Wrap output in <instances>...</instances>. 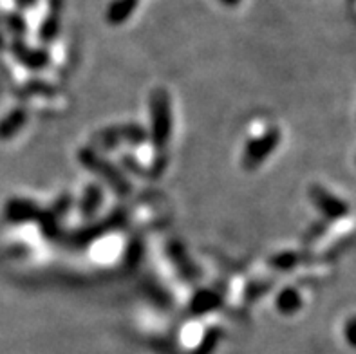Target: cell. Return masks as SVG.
<instances>
[{
    "label": "cell",
    "instance_id": "obj_3",
    "mask_svg": "<svg viewBox=\"0 0 356 354\" xmlns=\"http://www.w3.org/2000/svg\"><path fill=\"white\" fill-rule=\"evenodd\" d=\"M149 139L147 130L138 123H120L98 130L90 138V148L95 150H111L120 145H141Z\"/></svg>",
    "mask_w": 356,
    "mask_h": 354
},
{
    "label": "cell",
    "instance_id": "obj_27",
    "mask_svg": "<svg viewBox=\"0 0 356 354\" xmlns=\"http://www.w3.org/2000/svg\"><path fill=\"white\" fill-rule=\"evenodd\" d=\"M222 4L228 6V8H235V6L241 4V0H221Z\"/></svg>",
    "mask_w": 356,
    "mask_h": 354
},
{
    "label": "cell",
    "instance_id": "obj_18",
    "mask_svg": "<svg viewBox=\"0 0 356 354\" xmlns=\"http://www.w3.org/2000/svg\"><path fill=\"white\" fill-rule=\"evenodd\" d=\"M27 96H44V98H51V96L56 95V89H54L51 83L42 80H31L29 83H26Z\"/></svg>",
    "mask_w": 356,
    "mask_h": 354
},
{
    "label": "cell",
    "instance_id": "obj_4",
    "mask_svg": "<svg viewBox=\"0 0 356 354\" xmlns=\"http://www.w3.org/2000/svg\"><path fill=\"white\" fill-rule=\"evenodd\" d=\"M280 139H282V134L277 127L268 129L259 138L250 139L248 143L244 145L243 157H241V165H243L244 170L253 172L261 168L262 163L275 152V148L280 145Z\"/></svg>",
    "mask_w": 356,
    "mask_h": 354
},
{
    "label": "cell",
    "instance_id": "obj_13",
    "mask_svg": "<svg viewBox=\"0 0 356 354\" xmlns=\"http://www.w3.org/2000/svg\"><path fill=\"white\" fill-rule=\"evenodd\" d=\"M140 0H113L107 8L105 18L111 26H122L134 15Z\"/></svg>",
    "mask_w": 356,
    "mask_h": 354
},
{
    "label": "cell",
    "instance_id": "obj_15",
    "mask_svg": "<svg viewBox=\"0 0 356 354\" xmlns=\"http://www.w3.org/2000/svg\"><path fill=\"white\" fill-rule=\"evenodd\" d=\"M60 31V4L58 0H53V8L51 13L44 18V22L40 24V31H38V38L44 44L53 42Z\"/></svg>",
    "mask_w": 356,
    "mask_h": 354
},
{
    "label": "cell",
    "instance_id": "obj_23",
    "mask_svg": "<svg viewBox=\"0 0 356 354\" xmlns=\"http://www.w3.org/2000/svg\"><path fill=\"white\" fill-rule=\"evenodd\" d=\"M219 335H221V331H217V329H212V331H208L207 338H204L203 341H201V346L195 349V354H210V351L216 347L217 344V338H219Z\"/></svg>",
    "mask_w": 356,
    "mask_h": 354
},
{
    "label": "cell",
    "instance_id": "obj_10",
    "mask_svg": "<svg viewBox=\"0 0 356 354\" xmlns=\"http://www.w3.org/2000/svg\"><path fill=\"white\" fill-rule=\"evenodd\" d=\"M222 304V296L217 291L212 289H199L195 291V295L192 296V300L188 304L190 314L194 316H201V314H207L210 311L217 309L219 305Z\"/></svg>",
    "mask_w": 356,
    "mask_h": 354
},
{
    "label": "cell",
    "instance_id": "obj_26",
    "mask_svg": "<svg viewBox=\"0 0 356 354\" xmlns=\"http://www.w3.org/2000/svg\"><path fill=\"white\" fill-rule=\"evenodd\" d=\"M17 2L22 6V8H31V6L36 4V0H17Z\"/></svg>",
    "mask_w": 356,
    "mask_h": 354
},
{
    "label": "cell",
    "instance_id": "obj_7",
    "mask_svg": "<svg viewBox=\"0 0 356 354\" xmlns=\"http://www.w3.org/2000/svg\"><path fill=\"white\" fill-rule=\"evenodd\" d=\"M167 255L170 259V262L174 264L179 277L185 280V282H197L201 273H199V268L195 266V262L190 259L186 248L181 244L179 241H170L167 244Z\"/></svg>",
    "mask_w": 356,
    "mask_h": 354
},
{
    "label": "cell",
    "instance_id": "obj_17",
    "mask_svg": "<svg viewBox=\"0 0 356 354\" xmlns=\"http://www.w3.org/2000/svg\"><path fill=\"white\" fill-rule=\"evenodd\" d=\"M304 260V257L297 251H282V253H277V255L271 257L268 260V266H270L273 271H291V269L297 268L300 262Z\"/></svg>",
    "mask_w": 356,
    "mask_h": 354
},
{
    "label": "cell",
    "instance_id": "obj_8",
    "mask_svg": "<svg viewBox=\"0 0 356 354\" xmlns=\"http://www.w3.org/2000/svg\"><path fill=\"white\" fill-rule=\"evenodd\" d=\"M11 54L20 65H24L29 71H42L49 63V53L47 51L38 49V47H29L22 40H15L11 44Z\"/></svg>",
    "mask_w": 356,
    "mask_h": 354
},
{
    "label": "cell",
    "instance_id": "obj_9",
    "mask_svg": "<svg viewBox=\"0 0 356 354\" xmlns=\"http://www.w3.org/2000/svg\"><path fill=\"white\" fill-rule=\"evenodd\" d=\"M42 208L36 202L24 198H15L6 204V219L13 225H26L38 219Z\"/></svg>",
    "mask_w": 356,
    "mask_h": 354
},
{
    "label": "cell",
    "instance_id": "obj_11",
    "mask_svg": "<svg viewBox=\"0 0 356 354\" xmlns=\"http://www.w3.org/2000/svg\"><path fill=\"white\" fill-rule=\"evenodd\" d=\"M27 123V111L24 107L13 108L0 120V141L13 139Z\"/></svg>",
    "mask_w": 356,
    "mask_h": 354
},
{
    "label": "cell",
    "instance_id": "obj_24",
    "mask_svg": "<svg viewBox=\"0 0 356 354\" xmlns=\"http://www.w3.org/2000/svg\"><path fill=\"white\" fill-rule=\"evenodd\" d=\"M271 287V282H253L246 287V300L253 302L259 295H264Z\"/></svg>",
    "mask_w": 356,
    "mask_h": 354
},
{
    "label": "cell",
    "instance_id": "obj_19",
    "mask_svg": "<svg viewBox=\"0 0 356 354\" xmlns=\"http://www.w3.org/2000/svg\"><path fill=\"white\" fill-rule=\"evenodd\" d=\"M327 230H330V223H327V220H325V219L316 220V223H313V225L306 230L302 242L309 246V244L316 242L321 237H324Z\"/></svg>",
    "mask_w": 356,
    "mask_h": 354
},
{
    "label": "cell",
    "instance_id": "obj_21",
    "mask_svg": "<svg viewBox=\"0 0 356 354\" xmlns=\"http://www.w3.org/2000/svg\"><path fill=\"white\" fill-rule=\"evenodd\" d=\"M4 22L6 26H8V29L11 33H13L15 36H20L26 33L27 26H26V20H24L22 15L18 13H8L4 17Z\"/></svg>",
    "mask_w": 356,
    "mask_h": 354
},
{
    "label": "cell",
    "instance_id": "obj_22",
    "mask_svg": "<svg viewBox=\"0 0 356 354\" xmlns=\"http://www.w3.org/2000/svg\"><path fill=\"white\" fill-rule=\"evenodd\" d=\"M141 257H143V242H141V239H134V241L129 242V246H127V251H125L127 264L129 266L138 264Z\"/></svg>",
    "mask_w": 356,
    "mask_h": 354
},
{
    "label": "cell",
    "instance_id": "obj_2",
    "mask_svg": "<svg viewBox=\"0 0 356 354\" xmlns=\"http://www.w3.org/2000/svg\"><path fill=\"white\" fill-rule=\"evenodd\" d=\"M150 111V136L154 147L159 152L170 141L172 136V102L167 89H154L149 96Z\"/></svg>",
    "mask_w": 356,
    "mask_h": 354
},
{
    "label": "cell",
    "instance_id": "obj_5",
    "mask_svg": "<svg viewBox=\"0 0 356 354\" xmlns=\"http://www.w3.org/2000/svg\"><path fill=\"white\" fill-rule=\"evenodd\" d=\"M127 225V216L125 211L118 210L113 211L111 216L105 220L98 223V225H90L86 228L74 230L71 234L62 235V239L65 241V244H69L71 248H86L89 244H92L95 241H98L102 235L113 232V230H120Z\"/></svg>",
    "mask_w": 356,
    "mask_h": 354
},
{
    "label": "cell",
    "instance_id": "obj_12",
    "mask_svg": "<svg viewBox=\"0 0 356 354\" xmlns=\"http://www.w3.org/2000/svg\"><path fill=\"white\" fill-rule=\"evenodd\" d=\"M104 201L105 195L98 184H89V186H86L83 195H81L80 199V204H78V207H80L78 208V210H80V216L83 217V219H92V217L99 211Z\"/></svg>",
    "mask_w": 356,
    "mask_h": 354
},
{
    "label": "cell",
    "instance_id": "obj_14",
    "mask_svg": "<svg viewBox=\"0 0 356 354\" xmlns=\"http://www.w3.org/2000/svg\"><path fill=\"white\" fill-rule=\"evenodd\" d=\"M302 296L298 293V289L295 287H284L280 289L279 295L275 298V305L279 313L286 314V316H291V314L298 313L300 307H302Z\"/></svg>",
    "mask_w": 356,
    "mask_h": 354
},
{
    "label": "cell",
    "instance_id": "obj_25",
    "mask_svg": "<svg viewBox=\"0 0 356 354\" xmlns=\"http://www.w3.org/2000/svg\"><path fill=\"white\" fill-rule=\"evenodd\" d=\"M343 337L348 340L349 346L356 347V316H351V319L346 322V328H343Z\"/></svg>",
    "mask_w": 356,
    "mask_h": 354
},
{
    "label": "cell",
    "instance_id": "obj_1",
    "mask_svg": "<svg viewBox=\"0 0 356 354\" xmlns=\"http://www.w3.org/2000/svg\"><path fill=\"white\" fill-rule=\"evenodd\" d=\"M78 161H80V165L83 166L86 170L98 175L99 179L104 181L108 188L116 193L118 198L125 199L131 195L132 192L131 181L127 179L125 174H123L116 165H113L108 159L99 156L98 150H95V148H90V147L81 148L80 152H78Z\"/></svg>",
    "mask_w": 356,
    "mask_h": 354
},
{
    "label": "cell",
    "instance_id": "obj_16",
    "mask_svg": "<svg viewBox=\"0 0 356 354\" xmlns=\"http://www.w3.org/2000/svg\"><path fill=\"white\" fill-rule=\"evenodd\" d=\"M38 226H40V232L44 235V239H49V241H60L62 239V228H60V223L62 220L56 216H53L49 210H42L38 219H36Z\"/></svg>",
    "mask_w": 356,
    "mask_h": 354
},
{
    "label": "cell",
    "instance_id": "obj_20",
    "mask_svg": "<svg viewBox=\"0 0 356 354\" xmlns=\"http://www.w3.org/2000/svg\"><path fill=\"white\" fill-rule=\"evenodd\" d=\"M71 208H72V198L69 195V193H63V195H60V198L53 202V207H49L47 210L62 220L63 217L67 216Z\"/></svg>",
    "mask_w": 356,
    "mask_h": 354
},
{
    "label": "cell",
    "instance_id": "obj_6",
    "mask_svg": "<svg viewBox=\"0 0 356 354\" xmlns=\"http://www.w3.org/2000/svg\"><path fill=\"white\" fill-rule=\"evenodd\" d=\"M309 199H312L316 210L321 211L322 219H325L327 223H334V220H340L349 216L348 202L333 195L330 190H325L321 184H313L309 188Z\"/></svg>",
    "mask_w": 356,
    "mask_h": 354
}]
</instances>
